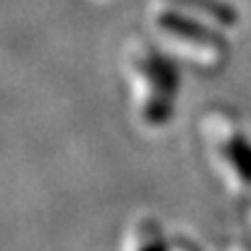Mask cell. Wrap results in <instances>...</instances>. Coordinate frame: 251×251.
<instances>
[{
	"label": "cell",
	"instance_id": "1",
	"mask_svg": "<svg viewBox=\"0 0 251 251\" xmlns=\"http://www.w3.org/2000/svg\"><path fill=\"white\" fill-rule=\"evenodd\" d=\"M202 129H205V137L212 144L215 154L229 168L234 180H239L242 185H251V144L247 142V137L239 129L229 127L220 117L205 120Z\"/></svg>",
	"mask_w": 251,
	"mask_h": 251
},
{
	"label": "cell",
	"instance_id": "2",
	"mask_svg": "<svg viewBox=\"0 0 251 251\" xmlns=\"http://www.w3.org/2000/svg\"><path fill=\"white\" fill-rule=\"evenodd\" d=\"M129 251H168L166 242L161 237V227L154 220H142L134 227V237H132Z\"/></svg>",
	"mask_w": 251,
	"mask_h": 251
}]
</instances>
